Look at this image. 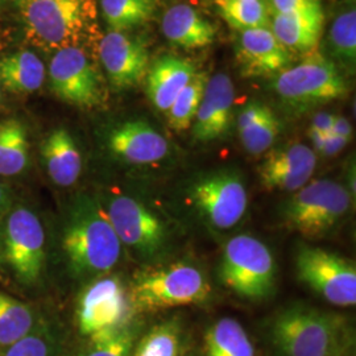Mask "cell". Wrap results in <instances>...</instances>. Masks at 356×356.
I'll return each mask as SVG.
<instances>
[{"instance_id":"6da1fadb","label":"cell","mask_w":356,"mask_h":356,"mask_svg":"<svg viewBox=\"0 0 356 356\" xmlns=\"http://www.w3.org/2000/svg\"><path fill=\"white\" fill-rule=\"evenodd\" d=\"M275 356H346L354 342L343 316L296 304L279 312L268 326Z\"/></svg>"},{"instance_id":"7a4b0ae2","label":"cell","mask_w":356,"mask_h":356,"mask_svg":"<svg viewBox=\"0 0 356 356\" xmlns=\"http://www.w3.org/2000/svg\"><path fill=\"white\" fill-rule=\"evenodd\" d=\"M63 247L76 276L101 277L118 264L123 244L102 204L83 195L70 210Z\"/></svg>"},{"instance_id":"3957f363","label":"cell","mask_w":356,"mask_h":356,"mask_svg":"<svg viewBox=\"0 0 356 356\" xmlns=\"http://www.w3.org/2000/svg\"><path fill=\"white\" fill-rule=\"evenodd\" d=\"M128 294L134 309L159 312L204 304L211 296V286L200 268L175 261L136 272Z\"/></svg>"},{"instance_id":"277c9868","label":"cell","mask_w":356,"mask_h":356,"mask_svg":"<svg viewBox=\"0 0 356 356\" xmlns=\"http://www.w3.org/2000/svg\"><path fill=\"white\" fill-rule=\"evenodd\" d=\"M272 88L282 104L298 114L343 99L350 91L341 69L317 51L273 76Z\"/></svg>"},{"instance_id":"5b68a950","label":"cell","mask_w":356,"mask_h":356,"mask_svg":"<svg viewBox=\"0 0 356 356\" xmlns=\"http://www.w3.org/2000/svg\"><path fill=\"white\" fill-rule=\"evenodd\" d=\"M353 206L351 191L334 179L309 181L294 191L281 210L282 223L306 239H318L335 229Z\"/></svg>"},{"instance_id":"8992f818","label":"cell","mask_w":356,"mask_h":356,"mask_svg":"<svg viewBox=\"0 0 356 356\" xmlns=\"http://www.w3.org/2000/svg\"><path fill=\"white\" fill-rule=\"evenodd\" d=\"M19 7L26 40L56 51L78 47L95 10L94 0H26Z\"/></svg>"},{"instance_id":"52a82bcc","label":"cell","mask_w":356,"mask_h":356,"mask_svg":"<svg viewBox=\"0 0 356 356\" xmlns=\"http://www.w3.org/2000/svg\"><path fill=\"white\" fill-rule=\"evenodd\" d=\"M219 276L229 291L250 301H261L275 291L276 261L260 239L232 236L223 248Z\"/></svg>"},{"instance_id":"ba28073f","label":"cell","mask_w":356,"mask_h":356,"mask_svg":"<svg viewBox=\"0 0 356 356\" xmlns=\"http://www.w3.org/2000/svg\"><path fill=\"white\" fill-rule=\"evenodd\" d=\"M297 277L335 306H355L356 266L354 260L325 248L300 245L294 256Z\"/></svg>"},{"instance_id":"9c48e42d","label":"cell","mask_w":356,"mask_h":356,"mask_svg":"<svg viewBox=\"0 0 356 356\" xmlns=\"http://www.w3.org/2000/svg\"><path fill=\"white\" fill-rule=\"evenodd\" d=\"M188 200L214 229H229L242 220L248 209V191L242 176L222 169L194 179Z\"/></svg>"},{"instance_id":"30bf717a","label":"cell","mask_w":356,"mask_h":356,"mask_svg":"<svg viewBox=\"0 0 356 356\" xmlns=\"http://www.w3.org/2000/svg\"><path fill=\"white\" fill-rule=\"evenodd\" d=\"M104 210L119 241L144 260H154L165 252L169 242L168 229L143 202L118 194L108 200Z\"/></svg>"},{"instance_id":"8fae6325","label":"cell","mask_w":356,"mask_h":356,"mask_svg":"<svg viewBox=\"0 0 356 356\" xmlns=\"http://www.w3.org/2000/svg\"><path fill=\"white\" fill-rule=\"evenodd\" d=\"M134 306L128 289L119 277L101 276L81 293L76 305V325L83 337L114 330L131 323Z\"/></svg>"},{"instance_id":"7c38bea8","label":"cell","mask_w":356,"mask_h":356,"mask_svg":"<svg viewBox=\"0 0 356 356\" xmlns=\"http://www.w3.org/2000/svg\"><path fill=\"white\" fill-rule=\"evenodd\" d=\"M48 76L53 94L64 102L94 108L104 101L102 78L79 47L56 51Z\"/></svg>"},{"instance_id":"4fadbf2b","label":"cell","mask_w":356,"mask_h":356,"mask_svg":"<svg viewBox=\"0 0 356 356\" xmlns=\"http://www.w3.org/2000/svg\"><path fill=\"white\" fill-rule=\"evenodd\" d=\"M4 254L19 280L24 284L38 280L45 263V234L33 211L20 206L7 216Z\"/></svg>"},{"instance_id":"5bb4252c","label":"cell","mask_w":356,"mask_h":356,"mask_svg":"<svg viewBox=\"0 0 356 356\" xmlns=\"http://www.w3.org/2000/svg\"><path fill=\"white\" fill-rule=\"evenodd\" d=\"M99 58L115 90L136 88L149 69V51L141 38L110 31L99 42Z\"/></svg>"},{"instance_id":"9a60e30c","label":"cell","mask_w":356,"mask_h":356,"mask_svg":"<svg viewBox=\"0 0 356 356\" xmlns=\"http://www.w3.org/2000/svg\"><path fill=\"white\" fill-rule=\"evenodd\" d=\"M316 166L314 149L302 143H289L269 149L257 168V175L267 191L294 193L312 181Z\"/></svg>"},{"instance_id":"2e32d148","label":"cell","mask_w":356,"mask_h":356,"mask_svg":"<svg viewBox=\"0 0 356 356\" xmlns=\"http://www.w3.org/2000/svg\"><path fill=\"white\" fill-rule=\"evenodd\" d=\"M243 76H276L292 66L293 57L270 28H256L239 32L235 49Z\"/></svg>"},{"instance_id":"e0dca14e","label":"cell","mask_w":356,"mask_h":356,"mask_svg":"<svg viewBox=\"0 0 356 356\" xmlns=\"http://www.w3.org/2000/svg\"><path fill=\"white\" fill-rule=\"evenodd\" d=\"M107 144L118 159L134 165L161 163L170 153L165 136L152 124L140 119L128 120L113 128Z\"/></svg>"},{"instance_id":"ac0fdd59","label":"cell","mask_w":356,"mask_h":356,"mask_svg":"<svg viewBox=\"0 0 356 356\" xmlns=\"http://www.w3.org/2000/svg\"><path fill=\"white\" fill-rule=\"evenodd\" d=\"M235 88L227 74L209 76L202 102L193 123V138L198 143H213L227 135L232 123Z\"/></svg>"},{"instance_id":"d6986e66","label":"cell","mask_w":356,"mask_h":356,"mask_svg":"<svg viewBox=\"0 0 356 356\" xmlns=\"http://www.w3.org/2000/svg\"><path fill=\"white\" fill-rule=\"evenodd\" d=\"M269 28L291 54L313 53L318 49L325 29L322 4L300 13L272 15Z\"/></svg>"},{"instance_id":"ffe728a7","label":"cell","mask_w":356,"mask_h":356,"mask_svg":"<svg viewBox=\"0 0 356 356\" xmlns=\"http://www.w3.org/2000/svg\"><path fill=\"white\" fill-rule=\"evenodd\" d=\"M197 69L191 60L177 56H164L149 65L144 79L145 94L153 107L165 113L178 94L185 89Z\"/></svg>"},{"instance_id":"44dd1931","label":"cell","mask_w":356,"mask_h":356,"mask_svg":"<svg viewBox=\"0 0 356 356\" xmlns=\"http://www.w3.org/2000/svg\"><path fill=\"white\" fill-rule=\"evenodd\" d=\"M161 31L176 47L200 49L216 41L218 26L189 4H176L164 13Z\"/></svg>"},{"instance_id":"7402d4cb","label":"cell","mask_w":356,"mask_h":356,"mask_svg":"<svg viewBox=\"0 0 356 356\" xmlns=\"http://www.w3.org/2000/svg\"><path fill=\"white\" fill-rule=\"evenodd\" d=\"M236 126L243 148L254 156L272 149L281 132L277 115L266 103L256 99L243 107Z\"/></svg>"},{"instance_id":"603a6c76","label":"cell","mask_w":356,"mask_h":356,"mask_svg":"<svg viewBox=\"0 0 356 356\" xmlns=\"http://www.w3.org/2000/svg\"><path fill=\"white\" fill-rule=\"evenodd\" d=\"M42 160L51 181L63 188L74 185L82 172V157L66 128H56L41 145Z\"/></svg>"},{"instance_id":"cb8c5ba5","label":"cell","mask_w":356,"mask_h":356,"mask_svg":"<svg viewBox=\"0 0 356 356\" xmlns=\"http://www.w3.org/2000/svg\"><path fill=\"white\" fill-rule=\"evenodd\" d=\"M325 57L341 72L354 74L356 66V8L354 1L343 4L331 22L323 44Z\"/></svg>"},{"instance_id":"d4e9b609","label":"cell","mask_w":356,"mask_h":356,"mask_svg":"<svg viewBox=\"0 0 356 356\" xmlns=\"http://www.w3.org/2000/svg\"><path fill=\"white\" fill-rule=\"evenodd\" d=\"M45 74V66L33 51L23 49L0 60V85L13 94L38 91Z\"/></svg>"},{"instance_id":"484cf974","label":"cell","mask_w":356,"mask_h":356,"mask_svg":"<svg viewBox=\"0 0 356 356\" xmlns=\"http://www.w3.org/2000/svg\"><path fill=\"white\" fill-rule=\"evenodd\" d=\"M207 356H254V344L236 319L220 318L204 337Z\"/></svg>"},{"instance_id":"4316f807","label":"cell","mask_w":356,"mask_h":356,"mask_svg":"<svg viewBox=\"0 0 356 356\" xmlns=\"http://www.w3.org/2000/svg\"><path fill=\"white\" fill-rule=\"evenodd\" d=\"M29 163L26 127L17 119L0 122V176L23 173Z\"/></svg>"},{"instance_id":"83f0119b","label":"cell","mask_w":356,"mask_h":356,"mask_svg":"<svg viewBox=\"0 0 356 356\" xmlns=\"http://www.w3.org/2000/svg\"><path fill=\"white\" fill-rule=\"evenodd\" d=\"M106 24L115 32H127L151 22L157 11L156 0H101Z\"/></svg>"},{"instance_id":"f1b7e54d","label":"cell","mask_w":356,"mask_h":356,"mask_svg":"<svg viewBox=\"0 0 356 356\" xmlns=\"http://www.w3.org/2000/svg\"><path fill=\"white\" fill-rule=\"evenodd\" d=\"M214 4L222 19L238 32L270 26L264 0H214Z\"/></svg>"},{"instance_id":"f546056e","label":"cell","mask_w":356,"mask_h":356,"mask_svg":"<svg viewBox=\"0 0 356 356\" xmlns=\"http://www.w3.org/2000/svg\"><path fill=\"white\" fill-rule=\"evenodd\" d=\"M209 76L204 72H197L191 82L185 86L166 111L168 124L176 132L186 131L193 126L200 104L204 98Z\"/></svg>"},{"instance_id":"4dcf8cb0","label":"cell","mask_w":356,"mask_h":356,"mask_svg":"<svg viewBox=\"0 0 356 356\" xmlns=\"http://www.w3.org/2000/svg\"><path fill=\"white\" fill-rule=\"evenodd\" d=\"M35 314L29 306L0 292V346H11L35 327Z\"/></svg>"},{"instance_id":"1f68e13d","label":"cell","mask_w":356,"mask_h":356,"mask_svg":"<svg viewBox=\"0 0 356 356\" xmlns=\"http://www.w3.org/2000/svg\"><path fill=\"white\" fill-rule=\"evenodd\" d=\"M131 356H182V327L177 319L153 326L141 337Z\"/></svg>"},{"instance_id":"d6a6232c","label":"cell","mask_w":356,"mask_h":356,"mask_svg":"<svg viewBox=\"0 0 356 356\" xmlns=\"http://www.w3.org/2000/svg\"><path fill=\"white\" fill-rule=\"evenodd\" d=\"M139 327L132 323L114 330L102 331L89 337L74 356H131L138 342Z\"/></svg>"},{"instance_id":"836d02e7","label":"cell","mask_w":356,"mask_h":356,"mask_svg":"<svg viewBox=\"0 0 356 356\" xmlns=\"http://www.w3.org/2000/svg\"><path fill=\"white\" fill-rule=\"evenodd\" d=\"M61 334L51 323L38 322L24 338L11 344L4 356H60Z\"/></svg>"},{"instance_id":"e575fe53","label":"cell","mask_w":356,"mask_h":356,"mask_svg":"<svg viewBox=\"0 0 356 356\" xmlns=\"http://www.w3.org/2000/svg\"><path fill=\"white\" fill-rule=\"evenodd\" d=\"M270 16L300 13L321 6V0H264Z\"/></svg>"},{"instance_id":"d590c367","label":"cell","mask_w":356,"mask_h":356,"mask_svg":"<svg viewBox=\"0 0 356 356\" xmlns=\"http://www.w3.org/2000/svg\"><path fill=\"white\" fill-rule=\"evenodd\" d=\"M350 141L347 139H343L341 136H337L334 134H329L326 135V139H325V144H323V148H322V154L330 157V156H335L339 152H342L344 149V147L348 144Z\"/></svg>"},{"instance_id":"8d00e7d4","label":"cell","mask_w":356,"mask_h":356,"mask_svg":"<svg viewBox=\"0 0 356 356\" xmlns=\"http://www.w3.org/2000/svg\"><path fill=\"white\" fill-rule=\"evenodd\" d=\"M335 116H337V115L326 113V111L318 113V114L314 115V118H313L312 128L317 129V131L325 134V135H329V134H331L332 126H334Z\"/></svg>"},{"instance_id":"74e56055","label":"cell","mask_w":356,"mask_h":356,"mask_svg":"<svg viewBox=\"0 0 356 356\" xmlns=\"http://www.w3.org/2000/svg\"><path fill=\"white\" fill-rule=\"evenodd\" d=\"M331 134L350 141L353 139V126L344 116H335Z\"/></svg>"},{"instance_id":"f35d334b","label":"cell","mask_w":356,"mask_h":356,"mask_svg":"<svg viewBox=\"0 0 356 356\" xmlns=\"http://www.w3.org/2000/svg\"><path fill=\"white\" fill-rule=\"evenodd\" d=\"M309 136H310V140L313 143V147L317 152H322V148H323V144H325V139H326V135L319 132L317 129L310 127L309 129ZM314 151V152H316Z\"/></svg>"},{"instance_id":"ab89813d","label":"cell","mask_w":356,"mask_h":356,"mask_svg":"<svg viewBox=\"0 0 356 356\" xmlns=\"http://www.w3.org/2000/svg\"><path fill=\"white\" fill-rule=\"evenodd\" d=\"M8 206H10L8 193L4 189L3 185H0V216H3L6 214Z\"/></svg>"},{"instance_id":"60d3db41","label":"cell","mask_w":356,"mask_h":356,"mask_svg":"<svg viewBox=\"0 0 356 356\" xmlns=\"http://www.w3.org/2000/svg\"><path fill=\"white\" fill-rule=\"evenodd\" d=\"M26 0H16V3H17V6H22L23 3H26Z\"/></svg>"},{"instance_id":"b9f144b4","label":"cell","mask_w":356,"mask_h":356,"mask_svg":"<svg viewBox=\"0 0 356 356\" xmlns=\"http://www.w3.org/2000/svg\"><path fill=\"white\" fill-rule=\"evenodd\" d=\"M0 111H1V92H0Z\"/></svg>"},{"instance_id":"7bdbcfd3","label":"cell","mask_w":356,"mask_h":356,"mask_svg":"<svg viewBox=\"0 0 356 356\" xmlns=\"http://www.w3.org/2000/svg\"><path fill=\"white\" fill-rule=\"evenodd\" d=\"M1 1H4V0H0V3H1Z\"/></svg>"}]
</instances>
